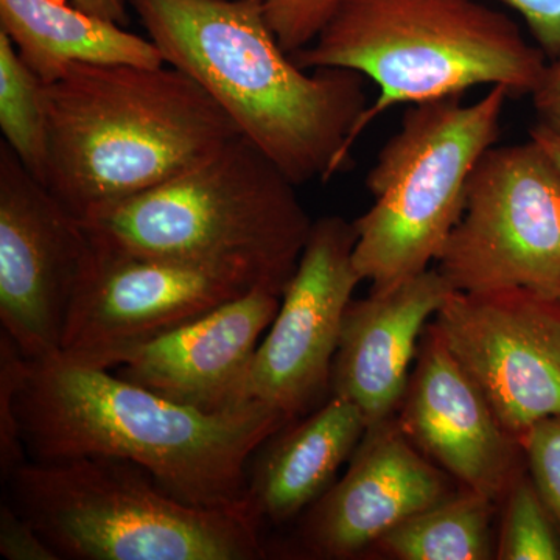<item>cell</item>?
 I'll list each match as a JSON object with an SVG mask.
<instances>
[{
    "label": "cell",
    "instance_id": "12",
    "mask_svg": "<svg viewBox=\"0 0 560 560\" xmlns=\"http://www.w3.org/2000/svg\"><path fill=\"white\" fill-rule=\"evenodd\" d=\"M433 327L515 440L560 416L559 298L452 291Z\"/></svg>",
    "mask_w": 560,
    "mask_h": 560
},
{
    "label": "cell",
    "instance_id": "29",
    "mask_svg": "<svg viewBox=\"0 0 560 560\" xmlns=\"http://www.w3.org/2000/svg\"><path fill=\"white\" fill-rule=\"evenodd\" d=\"M559 300H560V294H559Z\"/></svg>",
    "mask_w": 560,
    "mask_h": 560
},
{
    "label": "cell",
    "instance_id": "17",
    "mask_svg": "<svg viewBox=\"0 0 560 560\" xmlns=\"http://www.w3.org/2000/svg\"><path fill=\"white\" fill-rule=\"evenodd\" d=\"M366 430L360 408L331 394L307 419L272 434L248 475L246 504L254 521L285 523L316 503Z\"/></svg>",
    "mask_w": 560,
    "mask_h": 560
},
{
    "label": "cell",
    "instance_id": "28",
    "mask_svg": "<svg viewBox=\"0 0 560 560\" xmlns=\"http://www.w3.org/2000/svg\"><path fill=\"white\" fill-rule=\"evenodd\" d=\"M529 138L537 140V142L551 154L552 160L558 162L560 167V138H558V136L545 130L540 125H536V127L530 128Z\"/></svg>",
    "mask_w": 560,
    "mask_h": 560
},
{
    "label": "cell",
    "instance_id": "6",
    "mask_svg": "<svg viewBox=\"0 0 560 560\" xmlns=\"http://www.w3.org/2000/svg\"><path fill=\"white\" fill-rule=\"evenodd\" d=\"M7 499L62 560H260L248 508H200L109 456L25 460Z\"/></svg>",
    "mask_w": 560,
    "mask_h": 560
},
{
    "label": "cell",
    "instance_id": "13",
    "mask_svg": "<svg viewBox=\"0 0 560 560\" xmlns=\"http://www.w3.org/2000/svg\"><path fill=\"white\" fill-rule=\"evenodd\" d=\"M420 453L464 488L499 501L522 475V445L501 425L485 394L441 340L423 331L397 418Z\"/></svg>",
    "mask_w": 560,
    "mask_h": 560
},
{
    "label": "cell",
    "instance_id": "24",
    "mask_svg": "<svg viewBox=\"0 0 560 560\" xmlns=\"http://www.w3.org/2000/svg\"><path fill=\"white\" fill-rule=\"evenodd\" d=\"M0 555L9 560H60L9 499L0 506Z\"/></svg>",
    "mask_w": 560,
    "mask_h": 560
},
{
    "label": "cell",
    "instance_id": "10",
    "mask_svg": "<svg viewBox=\"0 0 560 560\" xmlns=\"http://www.w3.org/2000/svg\"><path fill=\"white\" fill-rule=\"evenodd\" d=\"M91 249L83 221L0 142V323L25 359L60 355Z\"/></svg>",
    "mask_w": 560,
    "mask_h": 560
},
{
    "label": "cell",
    "instance_id": "25",
    "mask_svg": "<svg viewBox=\"0 0 560 560\" xmlns=\"http://www.w3.org/2000/svg\"><path fill=\"white\" fill-rule=\"evenodd\" d=\"M528 25V31L548 61L560 58V0H501Z\"/></svg>",
    "mask_w": 560,
    "mask_h": 560
},
{
    "label": "cell",
    "instance_id": "16",
    "mask_svg": "<svg viewBox=\"0 0 560 560\" xmlns=\"http://www.w3.org/2000/svg\"><path fill=\"white\" fill-rule=\"evenodd\" d=\"M452 291L434 267L396 289L350 302L330 388L360 408L368 427L393 418L400 407L420 337Z\"/></svg>",
    "mask_w": 560,
    "mask_h": 560
},
{
    "label": "cell",
    "instance_id": "27",
    "mask_svg": "<svg viewBox=\"0 0 560 560\" xmlns=\"http://www.w3.org/2000/svg\"><path fill=\"white\" fill-rule=\"evenodd\" d=\"M70 2L95 16L119 22L121 25L128 24L130 0H70Z\"/></svg>",
    "mask_w": 560,
    "mask_h": 560
},
{
    "label": "cell",
    "instance_id": "14",
    "mask_svg": "<svg viewBox=\"0 0 560 560\" xmlns=\"http://www.w3.org/2000/svg\"><path fill=\"white\" fill-rule=\"evenodd\" d=\"M448 495L444 471L405 436L397 419L383 420L368 427L345 477L316 501L302 547L313 558H353Z\"/></svg>",
    "mask_w": 560,
    "mask_h": 560
},
{
    "label": "cell",
    "instance_id": "19",
    "mask_svg": "<svg viewBox=\"0 0 560 560\" xmlns=\"http://www.w3.org/2000/svg\"><path fill=\"white\" fill-rule=\"evenodd\" d=\"M493 504L474 490L452 493L388 530L375 545L400 560L495 558L490 537Z\"/></svg>",
    "mask_w": 560,
    "mask_h": 560
},
{
    "label": "cell",
    "instance_id": "3",
    "mask_svg": "<svg viewBox=\"0 0 560 560\" xmlns=\"http://www.w3.org/2000/svg\"><path fill=\"white\" fill-rule=\"evenodd\" d=\"M47 187L80 220L189 171L241 132L168 65H75L46 84Z\"/></svg>",
    "mask_w": 560,
    "mask_h": 560
},
{
    "label": "cell",
    "instance_id": "5",
    "mask_svg": "<svg viewBox=\"0 0 560 560\" xmlns=\"http://www.w3.org/2000/svg\"><path fill=\"white\" fill-rule=\"evenodd\" d=\"M301 68L346 69L377 84L359 132L393 106L503 86L530 95L548 58L508 14L480 0H346L307 47Z\"/></svg>",
    "mask_w": 560,
    "mask_h": 560
},
{
    "label": "cell",
    "instance_id": "15",
    "mask_svg": "<svg viewBox=\"0 0 560 560\" xmlns=\"http://www.w3.org/2000/svg\"><path fill=\"white\" fill-rule=\"evenodd\" d=\"M280 298L256 287L132 350L110 371L186 407L205 411L238 407L235 390L278 315Z\"/></svg>",
    "mask_w": 560,
    "mask_h": 560
},
{
    "label": "cell",
    "instance_id": "23",
    "mask_svg": "<svg viewBox=\"0 0 560 560\" xmlns=\"http://www.w3.org/2000/svg\"><path fill=\"white\" fill-rule=\"evenodd\" d=\"M521 445L530 481L560 528V416L534 423Z\"/></svg>",
    "mask_w": 560,
    "mask_h": 560
},
{
    "label": "cell",
    "instance_id": "2",
    "mask_svg": "<svg viewBox=\"0 0 560 560\" xmlns=\"http://www.w3.org/2000/svg\"><path fill=\"white\" fill-rule=\"evenodd\" d=\"M130 7L165 65L208 92L291 183L329 179L348 164L370 108L364 77L301 68L259 0H130Z\"/></svg>",
    "mask_w": 560,
    "mask_h": 560
},
{
    "label": "cell",
    "instance_id": "22",
    "mask_svg": "<svg viewBox=\"0 0 560 560\" xmlns=\"http://www.w3.org/2000/svg\"><path fill=\"white\" fill-rule=\"evenodd\" d=\"M280 46L290 55L307 47L346 0H259Z\"/></svg>",
    "mask_w": 560,
    "mask_h": 560
},
{
    "label": "cell",
    "instance_id": "4",
    "mask_svg": "<svg viewBox=\"0 0 560 560\" xmlns=\"http://www.w3.org/2000/svg\"><path fill=\"white\" fill-rule=\"evenodd\" d=\"M296 187L238 136L189 171L81 221L102 248L242 268L282 296L313 226Z\"/></svg>",
    "mask_w": 560,
    "mask_h": 560
},
{
    "label": "cell",
    "instance_id": "11",
    "mask_svg": "<svg viewBox=\"0 0 560 560\" xmlns=\"http://www.w3.org/2000/svg\"><path fill=\"white\" fill-rule=\"evenodd\" d=\"M357 235L341 217L313 221L307 245L278 315L234 394V405L260 401L290 420L330 388L346 311L360 282L353 267Z\"/></svg>",
    "mask_w": 560,
    "mask_h": 560
},
{
    "label": "cell",
    "instance_id": "18",
    "mask_svg": "<svg viewBox=\"0 0 560 560\" xmlns=\"http://www.w3.org/2000/svg\"><path fill=\"white\" fill-rule=\"evenodd\" d=\"M0 32L46 84L75 65H165L153 40L70 0H0Z\"/></svg>",
    "mask_w": 560,
    "mask_h": 560
},
{
    "label": "cell",
    "instance_id": "7",
    "mask_svg": "<svg viewBox=\"0 0 560 560\" xmlns=\"http://www.w3.org/2000/svg\"><path fill=\"white\" fill-rule=\"evenodd\" d=\"M510 92L492 86L411 105L366 176L374 205L353 221V267L371 291L396 289L436 264L458 223L467 184L495 145Z\"/></svg>",
    "mask_w": 560,
    "mask_h": 560
},
{
    "label": "cell",
    "instance_id": "1",
    "mask_svg": "<svg viewBox=\"0 0 560 560\" xmlns=\"http://www.w3.org/2000/svg\"><path fill=\"white\" fill-rule=\"evenodd\" d=\"M0 419L16 420L28 460L127 459L200 508H248L250 459L291 422L260 401L198 410L62 355L27 360L5 331Z\"/></svg>",
    "mask_w": 560,
    "mask_h": 560
},
{
    "label": "cell",
    "instance_id": "21",
    "mask_svg": "<svg viewBox=\"0 0 560 560\" xmlns=\"http://www.w3.org/2000/svg\"><path fill=\"white\" fill-rule=\"evenodd\" d=\"M495 559L560 560V528L536 486L521 475L508 490Z\"/></svg>",
    "mask_w": 560,
    "mask_h": 560
},
{
    "label": "cell",
    "instance_id": "8",
    "mask_svg": "<svg viewBox=\"0 0 560 560\" xmlns=\"http://www.w3.org/2000/svg\"><path fill=\"white\" fill-rule=\"evenodd\" d=\"M436 270L463 293L560 294V167L537 140L490 147Z\"/></svg>",
    "mask_w": 560,
    "mask_h": 560
},
{
    "label": "cell",
    "instance_id": "26",
    "mask_svg": "<svg viewBox=\"0 0 560 560\" xmlns=\"http://www.w3.org/2000/svg\"><path fill=\"white\" fill-rule=\"evenodd\" d=\"M530 98L539 119L537 125L560 138V58L548 61Z\"/></svg>",
    "mask_w": 560,
    "mask_h": 560
},
{
    "label": "cell",
    "instance_id": "9",
    "mask_svg": "<svg viewBox=\"0 0 560 560\" xmlns=\"http://www.w3.org/2000/svg\"><path fill=\"white\" fill-rule=\"evenodd\" d=\"M256 287L264 285L242 268L135 256L92 243L60 355L114 370L132 350Z\"/></svg>",
    "mask_w": 560,
    "mask_h": 560
},
{
    "label": "cell",
    "instance_id": "20",
    "mask_svg": "<svg viewBox=\"0 0 560 560\" xmlns=\"http://www.w3.org/2000/svg\"><path fill=\"white\" fill-rule=\"evenodd\" d=\"M0 131L28 172L46 184L50 164V124L46 83L0 32Z\"/></svg>",
    "mask_w": 560,
    "mask_h": 560
}]
</instances>
